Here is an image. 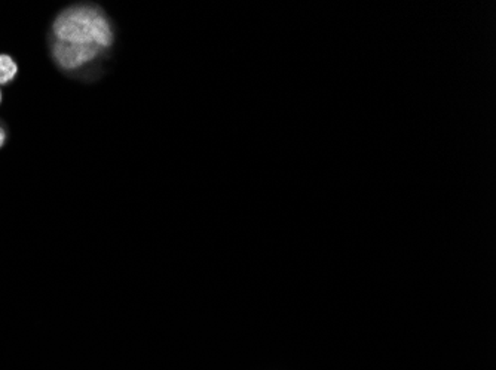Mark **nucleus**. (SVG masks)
I'll return each mask as SVG.
<instances>
[{
	"instance_id": "f257e3e1",
	"label": "nucleus",
	"mask_w": 496,
	"mask_h": 370,
	"mask_svg": "<svg viewBox=\"0 0 496 370\" xmlns=\"http://www.w3.org/2000/svg\"><path fill=\"white\" fill-rule=\"evenodd\" d=\"M54 35L57 40L93 44L107 48L113 42V35L107 19L94 8H70L61 12L54 22Z\"/></svg>"
},
{
	"instance_id": "f03ea898",
	"label": "nucleus",
	"mask_w": 496,
	"mask_h": 370,
	"mask_svg": "<svg viewBox=\"0 0 496 370\" xmlns=\"http://www.w3.org/2000/svg\"><path fill=\"white\" fill-rule=\"evenodd\" d=\"M100 48L93 44H79L57 40L52 47V55L55 61L65 70H74L85 62L91 61L97 57Z\"/></svg>"
},
{
	"instance_id": "7ed1b4c3",
	"label": "nucleus",
	"mask_w": 496,
	"mask_h": 370,
	"mask_svg": "<svg viewBox=\"0 0 496 370\" xmlns=\"http://www.w3.org/2000/svg\"><path fill=\"white\" fill-rule=\"evenodd\" d=\"M18 72V67L15 61L9 57V55L2 53L0 55V85L9 83L15 77Z\"/></svg>"
},
{
	"instance_id": "20e7f679",
	"label": "nucleus",
	"mask_w": 496,
	"mask_h": 370,
	"mask_svg": "<svg viewBox=\"0 0 496 370\" xmlns=\"http://www.w3.org/2000/svg\"><path fill=\"white\" fill-rule=\"evenodd\" d=\"M5 138H6V133H5V129L0 126V147L5 144Z\"/></svg>"
},
{
	"instance_id": "39448f33",
	"label": "nucleus",
	"mask_w": 496,
	"mask_h": 370,
	"mask_svg": "<svg viewBox=\"0 0 496 370\" xmlns=\"http://www.w3.org/2000/svg\"><path fill=\"white\" fill-rule=\"evenodd\" d=\"M0 103H2V91H0Z\"/></svg>"
}]
</instances>
